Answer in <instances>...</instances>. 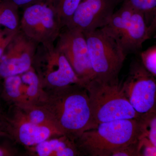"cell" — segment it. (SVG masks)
Segmentation results:
<instances>
[{"label":"cell","mask_w":156,"mask_h":156,"mask_svg":"<svg viewBox=\"0 0 156 156\" xmlns=\"http://www.w3.org/2000/svg\"><path fill=\"white\" fill-rule=\"evenodd\" d=\"M46 92L44 99L39 104L49 112L65 135L76 140L85 131L97 127L85 87L74 85Z\"/></svg>","instance_id":"obj_1"},{"label":"cell","mask_w":156,"mask_h":156,"mask_svg":"<svg viewBox=\"0 0 156 156\" xmlns=\"http://www.w3.org/2000/svg\"><path fill=\"white\" fill-rule=\"evenodd\" d=\"M142 135L140 119H126L98 124L76 140L81 153L92 156H110L113 151L135 143Z\"/></svg>","instance_id":"obj_2"},{"label":"cell","mask_w":156,"mask_h":156,"mask_svg":"<svg viewBox=\"0 0 156 156\" xmlns=\"http://www.w3.org/2000/svg\"><path fill=\"white\" fill-rule=\"evenodd\" d=\"M92 115L97 124L113 120L138 119L141 116L131 106L122 83L92 80L86 86Z\"/></svg>","instance_id":"obj_3"},{"label":"cell","mask_w":156,"mask_h":156,"mask_svg":"<svg viewBox=\"0 0 156 156\" xmlns=\"http://www.w3.org/2000/svg\"><path fill=\"white\" fill-rule=\"evenodd\" d=\"M101 29L115 41L126 56L139 50L150 38L144 15L124 2Z\"/></svg>","instance_id":"obj_4"},{"label":"cell","mask_w":156,"mask_h":156,"mask_svg":"<svg viewBox=\"0 0 156 156\" xmlns=\"http://www.w3.org/2000/svg\"><path fill=\"white\" fill-rule=\"evenodd\" d=\"M95 80L119 82L126 55L115 40L101 29L84 33Z\"/></svg>","instance_id":"obj_5"},{"label":"cell","mask_w":156,"mask_h":156,"mask_svg":"<svg viewBox=\"0 0 156 156\" xmlns=\"http://www.w3.org/2000/svg\"><path fill=\"white\" fill-rule=\"evenodd\" d=\"M46 50L34 55L32 66L45 91L77 85L85 87L76 74L64 53L52 45H45Z\"/></svg>","instance_id":"obj_6"},{"label":"cell","mask_w":156,"mask_h":156,"mask_svg":"<svg viewBox=\"0 0 156 156\" xmlns=\"http://www.w3.org/2000/svg\"><path fill=\"white\" fill-rule=\"evenodd\" d=\"M21 26L25 36L31 41L52 44L62 28L55 0H40L24 8Z\"/></svg>","instance_id":"obj_7"},{"label":"cell","mask_w":156,"mask_h":156,"mask_svg":"<svg viewBox=\"0 0 156 156\" xmlns=\"http://www.w3.org/2000/svg\"><path fill=\"white\" fill-rule=\"evenodd\" d=\"M122 85L126 97L137 113L142 116L156 112V77L142 63L132 64Z\"/></svg>","instance_id":"obj_8"},{"label":"cell","mask_w":156,"mask_h":156,"mask_svg":"<svg viewBox=\"0 0 156 156\" xmlns=\"http://www.w3.org/2000/svg\"><path fill=\"white\" fill-rule=\"evenodd\" d=\"M57 48L67 58L79 79L86 86L95 79L86 37L83 33L63 27Z\"/></svg>","instance_id":"obj_9"},{"label":"cell","mask_w":156,"mask_h":156,"mask_svg":"<svg viewBox=\"0 0 156 156\" xmlns=\"http://www.w3.org/2000/svg\"><path fill=\"white\" fill-rule=\"evenodd\" d=\"M123 1L82 0L65 27L83 33L102 28L107 24L115 9Z\"/></svg>","instance_id":"obj_10"},{"label":"cell","mask_w":156,"mask_h":156,"mask_svg":"<svg viewBox=\"0 0 156 156\" xmlns=\"http://www.w3.org/2000/svg\"><path fill=\"white\" fill-rule=\"evenodd\" d=\"M6 114V128L9 138L25 147L33 146L50 137L65 135L55 128L31 122L19 107L12 105Z\"/></svg>","instance_id":"obj_11"},{"label":"cell","mask_w":156,"mask_h":156,"mask_svg":"<svg viewBox=\"0 0 156 156\" xmlns=\"http://www.w3.org/2000/svg\"><path fill=\"white\" fill-rule=\"evenodd\" d=\"M15 36L0 59V78L20 75L32 67L34 50H23Z\"/></svg>","instance_id":"obj_12"},{"label":"cell","mask_w":156,"mask_h":156,"mask_svg":"<svg viewBox=\"0 0 156 156\" xmlns=\"http://www.w3.org/2000/svg\"><path fill=\"white\" fill-rule=\"evenodd\" d=\"M33 156H76L82 154L76 140L66 135L53 136L33 146L26 147Z\"/></svg>","instance_id":"obj_13"},{"label":"cell","mask_w":156,"mask_h":156,"mask_svg":"<svg viewBox=\"0 0 156 156\" xmlns=\"http://www.w3.org/2000/svg\"><path fill=\"white\" fill-rule=\"evenodd\" d=\"M22 88L27 104H39L43 101L47 92L42 87L38 76L34 68L20 75Z\"/></svg>","instance_id":"obj_14"},{"label":"cell","mask_w":156,"mask_h":156,"mask_svg":"<svg viewBox=\"0 0 156 156\" xmlns=\"http://www.w3.org/2000/svg\"><path fill=\"white\" fill-rule=\"evenodd\" d=\"M17 106L32 122L40 126L55 128L60 131L49 112L41 105L25 104Z\"/></svg>","instance_id":"obj_15"},{"label":"cell","mask_w":156,"mask_h":156,"mask_svg":"<svg viewBox=\"0 0 156 156\" xmlns=\"http://www.w3.org/2000/svg\"><path fill=\"white\" fill-rule=\"evenodd\" d=\"M3 96L13 105L20 106L27 104L22 88V81L20 75L11 76L5 78Z\"/></svg>","instance_id":"obj_16"},{"label":"cell","mask_w":156,"mask_h":156,"mask_svg":"<svg viewBox=\"0 0 156 156\" xmlns=\"http://www.w3.org/2000/svg\"><path fill=\"white\" fill-rule=\"evenodd\" d=\"M18 8L7 0L0 2V25L11 31L16 32L19 25Z\"/></svg>","instance_id":"obj_17"},{"label":"cell","mask_w":156,"mask_h":156,"mask_svg":"<svg viewBox=\"0 0 156 156\" xmlns=\"http://www.w3.org/2000/svg\"><path fill=\"white\" fill-rule=\"evenodd\" d=\"M82 0H55V8L62 27L67 24Z\"/></svg>","instance_id":"obj_18"},{"label":"cell","mask_w":156,"mask_h":156,"mask_svg":"<svg viewBox=\"0 0 156 156\" xmlns=\"http://www.w3.org/2000/svg\"><path fill=\"white\" fill-rule=\"evenodd\" d=\"M123 2L142 13L149 27L156 12V0H123Z\"/></svg>","instance_id":"obj_19"},{"label":"cell","mask_w":156,"mask_h":156,"mask_svg":"<svg viewBox=\"0 0 156 156\" xmlns=\"http://www.w3.org/2000/svg\"><path fill=\"white\" fill-rule=\"evenodd\" d=\"M142 136H145L156 147V112L141 116Z\"/></svg>","instance_id":"obj_20"},{"label":"cell","mask_w":156,"mask_h":156,"mask_svg":"<svg viewBox=\"0 0 156 156\" xmlns=\"http://www.w3.org/2000/svg\"><path fill=\"white\" fill-rule=\"evenodd\" d=\"M140 58L143 65L156 77V45L143 51Z\"/></svg>","instance_id":"obj_21"},{"label":"cell","mask_w":156,"mask_h":156,"mask_svg":"<svg viewBox=\"0 0 156 156\" xmlns=\"http://www.w3.org/2000/svg\"><path fill=\"white\" fill-rule=\"evenodd\" d=\"M138 156H156V147L145 136L140 137L137 142Z\"/></svg>","instance_id":"obj_22"},{"label":"cell","mask_w":156,"mask_h":156,"mask_svg":"<svg viewBox=\"0 0 156 156\" xmlns=\"http://www.w3.org/2000/svg\"><path fill=\"white\" fill-rule=\"evenodd\" d=\"M137 142L115 150L112 152L110 156H138Z\"/></svg>","instance_id":"obj_23"},{"label":"cell","mask_w":156,"mask_h":156,"mask_svg":"<svg viewBox=\"0 0 156 156\" xmlns=\"http://www.w3.org/2000/svg\"><path fill=\"white\" fill-rule=\"evenodd\" d=\"M0 137L9 138L6 128V114L0 110Z\"/></svg>","instance_id":"obj_24"},{"label":"cell","mask_w":156,"mask_h":156,"mask_svg":"<svg viewBox=\"0 0 156 156\" xmlns=\"http://www.w3.org/2000/svg\"><path fill=\"white\" fill-rule=\"evenodd\" d=\"M16 6L17 8H23V9L37 2L40 0H7Z\"/></svg>","instance_id":"obj_25"},{"label":"cell","mask_w":156,"mask_h":156,"mask_svg":"<svg viewBox=\"0 0 156 156\" xmlns=\"http://www.w3.org/2000/svg\"><path fill=\"white\" fill-rule=\"evenodd\" d=\"M14 150L5 146L0 145V156H11L16 154Z\"/></svg>","instance_id":"obj_26"},{"label":"cell","mask_w":156,"mask_h":156,"mask_svg":"<svg viewBox=\"0 0 156 156\" xmlns=\"http://www.w3.org/2000/svg\"><path fill=\"white\" fill-rule=\"evenodd\" d=\"M155 32H156V12L154 15L153 19L148 27V36L150 38Z\"/></svg>","instance_id":"obj_27"},{"label":"cell","mask_w":156,"mask_h":156,"mask_svg":"<svg viewBox=\"0 0 156 156\" xmlns=\"http://www.w3.org/2000/svg\"><path fill=\"white\" fill-rule=\"evenodd\" d=\"M2 0H0V2H1V1H2Z\"/></svg>","instance_id":"obj_28"}]
</instances>
